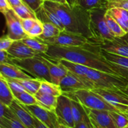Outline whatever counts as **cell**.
Here are the masks:
<instances>
[{"instance_id": "obj_16", "label": "cell", "mask_w": 128, "mask_h": 128, "mask_svg": "<svg viewBox=\"0 0 128 128\" xmlns=\"http://www.w3.org/2000/svg\"><path fill=\"white\" fill-rule=\"evenodd\" d=\"M10 108L24 126L27 128H35L33 116L24 105L20 103L17 100L14 99Z\"/></svg>"}, {"instance_id": "obj_42", "label": "cell", "mask_w": 128, "mask_h": 128, "mask_svg": "<svg viewBox=\"0 0 128 128\" xmlns=\"http://www.w3.org/2000/svg\"><path fill=\"white\" fill-rule=\"evenodd\" d=\"M22 1L34 12L40 9L44 2V0H22Z\"/></svg>"}, {"instance_id": "obj_20", "label": "cell", "mask_w": 128, "mask_h": 128, "mask_svg": "<svg viewBox=\"0 0 128 128\" xmlns=\"http://www.w3.org/2000/svg\"><path fill=\"white\" fill-rule=\"evenodd\" d=\"M56 61H58L60 63L64 65L70 72L74 74L75 75L81 78L86 79V75L90 69L88 66L74 62L72 61L65 60V59H61V60H56Z\"/></svg>"}, {"instance_id": "obj_35", "label": "cell", "mask_w": 128, "mask_h": 128, "mask_svg": "<svg viewBox=\"0 0 128 128\" xmlns=\"http://www.w3.org/2000/svg\"><path fill=\"white\" fill-rule=\"evenodd\" d=\"M0 128H27L18 119L0 118Z\"/></svg>"}, {"instance_id": "obj_10", "label": "cell", "mask_w": 128, "mask_h": 128, "mask_svg": "<svg viewBox=\"0 0 128 128\" xmlns=\"http://www.w3.org/2000/svg\"><path fill=\"white\" fill-rule=\"evenodd\" d=\"M62 93L74 92L81 90H92L93 86L87 79H82L69 71L60 84Z\"/></svg>"}, {"instance_id": "obj_7", "label": "cell", "mask_w": 128, "mask_h": 128, "mask_svg": "<svg viewBox=\"0 0 128 128\" xmlns=\"http://www.w3.org/2000/svg\"><path fill=\"white\" fill-rule=\"evenodd\" d=\"M39 40V39H38ZM44 43L53 46H64V47H74L81 46L90 43L91 40L85 36L68 31H61V33L57 36L42 41Z\"/></svg>"}, {"instance_id": "obj_33", "label": "cell", "mask_w": 128, "mask_h": 128, "mask_svg": "<svg viewBox=\"0 0 128 128\" xmlns=\"http://www.w3.org/2000/svg\"><path fill=\"white\" fill-rule=\"evenodd\" d=\"M16 100H17L20 103L25 106H30L33 104H38L37 100L34 95L31 94L28 91H23L21 92L14 94Z\"/></svg>"}, {"instance_id": "obj_40", "label": "cell", "mask_w": 128, "mask_h": 128, "mask_svg": "<svg viewBox=\"0 0 128 128\" xmlns=\"http://www.w3.org/2000/svg\"><path fill=\"white\" fill-rule=\"evenodd\" d=\"M14 41L10 38L8 34L3 35L0 39V50L8 51L12 46Z\"/></svg>"}, {"instance_id": "obj_54", "label": "cell", "mask_w": 128, "mask_h": 128, "mask_svg": "<svg viewBox=\"0 0 128 128\" xmlns=\"http://www.w3.org/2000/svg\"><path fill=\"white\" fill-rule=\"evenodd\" d=\"M128 128V126H125V127H124V128Z\"/></svg>"}, {"instance_id": "obj_46", "label": "cell", "mask_w": 128, "mask_h": 128, "mask_svg": "<svg viewBox=\"0 0 128 128\" xmlns=\"http://www.w3.org/2000/svg\"><path fill=\"white\" fill-rule=\"evenodd\" d=\"M116 108L120 111V112L122 113L128 118V105L120 104L116 106Z\"/></svg>"}, {"instance_id": "obj_28", "label": "cell", "mask_w": 128, "mask_h": 128, "mask_svg": "<svg viewBox=\"0 0 128 128\" xmlns=\"http://www.w3.org/2000/svg\"><path fill=\"white\" fill-rule=\"evenodd\" d=\"M14 80L18 82L20 84H21L24 88L26 91L33 95H34L40 90L41 85V81H42V80L35 78Z\"/></svg>"}, {"instance_id": "obj_3", "label": "cell", "mask_w": 128, "mask_h": 128, "mask_svg": "<svg viewBox=\"0 0 128 128\" xmlns=\"http://www.w3.org/2000/svg\"><path fill=\"white\" fill-rule=\"evenodd\" d=\"M86 78L93 88L123 90L128 84V79L123 76L90 68Z\"/></svg>"}, {"instance_id": "obj_22", "label": "cell", "mask_w": 128, "mask_h": 128, "mask_svg": "<svg viewBox=\"0 0 128 128\" xmlns=\"http://www.w3.org/2000/svg\"><path fill=\"white\" fill-rule=\"evenodd\" d=\"M15 98L11 91L8 82L6 79L1 75L0 76V102L6 106H10Z\"/></svg>"}, {"instance_id": "obj_5", "label": "cell", "mask_w": 128, "mask_h": 128, "mask_svg": "<svg viewBox=\"0 0 128 128\" xmlns=\"http://www.w3.org/2000/svg\"><path fill=\"white\" fill-rule=\"evenodd\" d=\"M107 8H97L89 11L90 27L92 35L91 41L98 42L104 40H112L115 36L108 28L105 19Z\"/></svg>"}, {"instance_id": "obj_48", "label": "cell", "mask_w": 128, "mask_h": 128, "mask_svg": "<svg viewBox=\"0 0 128 128\" xmlns=\"http://www.w3.org/2000/svg\"><path fill=\"white\" fill-rule=\"evenodd\" d=\"M33 116V115H32ZM34 126L35 128H48L47 126H45L42 122H41L40 120L38 118H36L35 116H34Z\"/></svg>"}, {"instance_id": "obj_51", "label": "cell", "mask_w": 128, "mask_h": 128, "mask_svg": "<svg viewBox=\"0 0 128 128\" xmlns=\"http://www.w3.org/2000/svg\"><path fill=\"white\" fill-rule=\"evenodd\" d=\"M121 91H122L123 92H124L126 94H127L128 96V84H127V86H126V88H124L123 90H121Z\"/></svg>"}, {"instance_id": "obj_13", "label": "cell", "mask_w": 128, "mask_h": 128, "mask_svg": "<svg viewBox=\"0 0 128 128\" xmlns=\"http://www.w3.org/2000/svg\"><path fill=\"white\" fill-rule=\"evenodd\" d=\"M85 108L94 128H118L109 111Z\"/></svg>"}, {"instance_id": "obj_47", "label": "cell", "mask_w": 128, "mask_h": 128, "mask_svg": "<svg viewBox=\"0 0 128 128\" xmlns=\"http://www.w3.org/2000/svg\"><path fill=\"white\" fill-rule=\"evenodd\" d=\"M8 1L11 5L12 8L14 7H16V6H20L24 2L22 0H8Z\"/></svg>"}, {"instance_id": "obj_18", "label": "cell", "mask_w": 128, "mask_h": 128, "mask_svg": "<svg viewBox=\"0 0 128 128\" xmlns=\"http://www.w3.org/2000/svg\"><path fill=\"white\" fill-rule=\"evenodd\" d=\"M8 52L13 58V59L18 60H24L34 57L38 54L36 51L24 43L22 40L14 41Z\"/></svg>"}, {"instance_id": "obj_21", "label": "cell", "mask_w": 128, "mask_h": 128, "mask_svg": "<svg viewBox=\"0 0 128 128\" xmlns=\"http://www.w3.org/2000/svg\"><path fill=\"white\" fill-rule=\"evenodd\" d=\"M38 104L44 108L55 112L57 106L58 98L52 95L38 91L34 94Z\"/></svg>"}, {"instance_id": "obj_39", "label": "cell", "mask_w": 128, "mask_h": 128, "mask_svg": "<svg viewBox=\"0 0 128 128\" xmlns=\"http://www.w3.org/2000/svg\"><path fill=\"white\" fill-rule=\"evenodd\" d=\"M4 78L6 79V80L8 81V82L9 86H10L11 91H12L13 94L15 93H18V92H23V91H26V90H25L24 88L21 84H20L18 82L15 81L13 79L7 78Z\"/></svg>"}, {"instance_id": "obj_12", "label": "cell", "mask_w": 128, "mask_h": 128, "mask_svg": "<svg viewBox=\"0 0 128 128\" xmlns=\"http://www.w3.org/2000/svg\"><path fill=\"white\" fill-rule=\"evenodd\" d=\"M34 116L48 128H60V124L56 112L41 107L39 104L25 106Z\"/></svg>"}, {"instance_id": "obj_31", "label": "cell", "mask_w": 128, "mask_h": 128, "mask_svg": "<svg viewBox=\"0 0 128 128\" xmlns=\"http://www.w3.org/2000/svg\"><path fill=\"white\" fill-rule=\"evenodd\" d=\"M102 53L104 57L110 62L117 64L123 68L128 70V58L115 54L111 52H106L102 50Z\"/></svg>"}, {"instance_id": "obj_50", "label": "cell", "mask_w": 128, "mask_h": 128, "mask_svg": "<svg viewBox=\"0 0 128 128\" xmlns=\"http://www.w3.org/2000/svg\"><path fill=\"white\" fill-rule=\"evenodd\" d=\"M52 1H55V2H60L61 4H68L66 1V0H52Z\"/></svg>"}, {"instance_id": "obj_17", "label": "cell", "mask_w": 128, "mask_h": 128, "mask_svg": "<svg viewBox=\"0 0 128 128\" xmlns=\"http://www.w3.org/2000/svg\"><path fill=\"white\" fill-rule=\"evenodd\" d=\"M35 13L38 20L41 21L42 23L51 22L58 27L61 31H65L64 26L57 13L45 4H43L40 9L35 11Z\"/></svg>"}, {"instance_id": "obj_36", "label": "cell", "mask_w": 128, "mask_h": 128, "mask_svg": "<svg viewBox=\"0 0 128 128\" xmlns=\"http://www.w3.org/2000/svg\"><path fill=\"white\" fill-rule=\"evenodd\" d=\"M42 32H43V24L41 21L38 20L36 24L28 32V35L29 37L37 38L42 34Z\"/></svg>"}, {"instance_id": "obj_1", "label": "cell", "mask_w": 128, "mask_h": 128, "mask_svg": "<svg viewBox=\"0 0 128 128\" xmlns=\"http://www.w3.org/2000/svg\"><path fill=\"white\" fill-rule=\"evenodd\" d=\"M44 54L53 60L65 59L90 68L128 79V70L106 60L102 53V49L92 41L83 46L74 47L49 45L48 51Z\"/></svg>"}, {"instance_id": "obj_45", "label": "cell", "mask_w": 128, "mask_h": 128, "mask_svg": "<svg viewBox=\"0 0 128 128\" xmlns=\"http://www.w3.org/2000/svg\"><path fill=\"white\" fill-rule=\"evenodd\" d=\"M11 9H12V7L8 0H0V11L2 14H4Z\"/></svg>"}, {"instance_id": "obj_37", "label": "cell", "mask_w": 128, "mask_h": 128, "mask_svg": "<svg viewBox=\"0 0 128 128\" xmlns=\"http://www.w3.org/2000/svg\"><path fill=\"white\" fill-rule=\"evenodd\" d=\"M0 118H6L7 119H18L10 106H6L0 102Z\"/></svg>"}, {"instance_id": "obj_43", "label": "cell", "mask_w": 128, "mask_h": 128, "mask_svg": "<svg viewBox=\"0 0 128 128\" xmlns=\"http://www.w3.org/2000/svg\"><path fill=\"white\" fill-rule=\"evenodd\" d=\"M0 63H10L13 64L12 60L13 58L10 54L7 51L0 50Z\"/></svg>"}, {"instance_id": "obj_9", "label": "cell", "mask_w": 128, "mask_h": 128, "mask_svg": "<svg viewBox=\"0 0 128 128\" xmlns=\"http://www.w3.org/2000/svg\"><path fill=\"white\" fill-rule=\"evenodd\" d=\"M55 112L60 124L74 128L75 124L72 113V104L70 98L63 94L58 98L57 106Z\"/></svg>"}, {"instance_id": "obj_2", "label": "cell", "mask_w": 128, "mask_h": 128, "mask_svg": "<svg viewBox=\"0 0 128 128\" xmlns=\"http://www.w3.org/2000/svg\"><path fill=\"white\" fill-rule=\"evenodd\" d=\"M44 4L57 13L64 26L65 31L82 35L90 40L92 38L89 11L78 4L70 7L67 4L52 1H44Z\"/></svg>"}, {"instance_id": "obj_24", "label": "cell", "mask_w": 128, "mask_h": 128, "mask_svg": "<svg viewBox=\"0 0 128 128\" xmlns=\"http://www.w3.org/2000/svg\"><path fill=\"white\" fill-rule=\"evenodd\" d=\"M72 104V113L74 124L90 118L84 106L76 100H71Z\"/></svg>"}, {"instance_id": "obj_26", "label": "cell", "mask_w": 128, "mask_h": 128, "mask_svg": "<svg viewBox=\"0 0 128 128\" xmlns=\"http://www.w3.org/2000/svg\"><path fill=\"white\" fill-rule=\"evenodd\" d=\"M42 24H43V32L42 34L36 38L42 41H44L58 36L61 33V30L54 24L51 22H43Z\"/></svg>"}, {"instance_id": "obj_4", "label": "cell", "mask_w": 128, "mask_h": 128, "mask_svg": "<svg viewBox=\"0 0 128 128\" xmlns=\"http://www.w3.org/2000/svg\"><path fill=\"white\" fill-rule=\"evenodd\" d=\"M62 94L71 100L78 101L87 108L101 111L120 112L115 106L108 102L103 98L91 90H81L74 92Z\"/></svg>"}, {"instance_id": "obj_15", "label": "cell", "mask_w": 128, "mask_h": 128, "mask_svg": "<svg viewBox=\"0 0 128 128\" xmlns=\"http://www.w3.org/2000/svg\"><path fill=\"white\" fill-rule=\"evenodd\" d=\"M91 90L116 108L120 104L128 105V96L121 90L100 88H94Z\"/></svg>"}, {"instance_id": "obj_30", "label": "cell", "mask_w": 128, "mask_h": 128, "mask_svg": "<svg viewBox=\"0 0 128 128\" xmlns=\"http://www.w3.org/2000/svg\"><path fill=\"white\" fill-rule=\"evenodd\" d=\"M105 19H106L108 26L115 37H122L127 34L124 31L122 27L119 24L118 22L108 12H106L105 14Z\"/></svg>"}, {"instance_id": "obj_14", "label": "cell", "mask_w": 128, "mask_h": 128, "mask_svg": "<svg viewBox=\"0 0 128 128\" xmlns=\"http://www.w3.org/2000/svg\"><path fill=\"white\" fill-rule=\"evenodd\" d=\"M41 55L42 61L48 66L51 76V82L57 85H60V82L64 76L67 75L69 71L66 67L58 61L49 58L44 54Z\"/></svg>"}, {"instance_id": "obj_23", "label": "cell", "mask_w": 128, "mask_h": 128, "mask_svg": "<svg viewBox=\"0 0 128 128\" xmlns=\"http://www.w3.org/2000/svg\"><path fill=\"white\" fill-rule=\"evenodd\" d=\"M107 12L118 22L124 31L128 33V10L114 8L108 10Z\"/></svg>"}, {"instance_id": "obj_38", "label": "cell", "mask_w": 128, "mask_h": 128, "mask_svg": "<svg viewBox=\"0 0 128 128\" xmlns=\"http://www.w3.org/2000/svg\"><path fill=\"white\" fill-rule=\"evenodd\" d=\"M120 8L128 10V0H108L107 9Z\"/></svg>"}, {"instance_id": "obj_29", "label": "cell", "mask_w": 128, "mask_h": 128, "mask_svg": "<svg viewBox=\"0 0 128 128\" xmlns=\"http://www.w3.org/2000/svg\"><path fill=\"white\" fill-rule=\"evenodd\" d=\"M38 91L52 95L56 97H59L61 94H62V91L60 85H57L56 84L52 83V82H50L46 80L41 81V87Z\"/></svg>"}, {"instance_id": "obj_27", "label": "cell", "mask_w": 128, "mask_h": 128, "mask_svg": "<svg viewBox=\"0 0 128 128\" xmlns=\"http://www.w3.org/2000/svg\"><path fill=\"white\" fill-rule=\"evenodd\" d=\"M108 0H76L75 4H78L90 11L97 8H107Z\"/></svg>"}, {"instance_id": "obj_44", "label": "cell", "mask_w": 128, "mask_h": 128, "mask_svg": "<svg viewBox=\"0 0 128 128\" xmlns=\"http://www.w3.org/2000/svg\"><path fill=\"white\" fill-rule=\"evenodd\" d=\"M74 128H94L92 122H91L90 118L87 119L86 120L75 124Z\"/></svg>"}, {"instance_id": "obj_53", "label": "cell", "mask_w": 128, "mask_h": 128, "mask_svg": "<svg viewBox=\"0 0 128 128\" xmlns=\"http://www.w3.org/2000/svg\"><path fill=\"white\" fill-rule=\"evenodd\" d=\"M44 1H52V0H44Z\"/></svg>"}, {"instance_id": "obj_34", "label": "cell", "mask_w": 128, "mask_h": 128, "mask_svg": "<svg viewBox=\"0 0 128 128\" xmlns=\"http://www.w3.org/2000/svg\"><path fill=\"white\" fill-rule=\"evenodd\" d=\"M111 118L118 128H123L128 125V118L117 111H109Z\"/></svg>"}, {"instance_id": "obj_11", "label": "cell", "mask_w": 128, "mask_h": 128, "mask_svg": "<svg viewBox=\"0 0 128 128\" xmlns=\"http://www.w3.org/2000/svg\"><path fill=\"white\" fill-rule=\"evenodd\" d=\"M96 43L106 52L128 58V33L112 40H104Z\"/></svg>"}, {"instance_id": "obj_32", "label": "cell", "mask_w": 128, "mask_h": 128, "mask_svg": "<svg viewBox=\"0 0 128 128\" xmlns=\"http://www.w3.org/2000/svg\"><path fill=\"white\" fill-rule=\"evenodd\" d=\"M12 9L21 19H37L34 11H32L24 2L20 6L12 8Z\"/></svg>"}, {"instance_id": "obj_8", "label": "cell", "mask_w": 128, "mask_h": 128, "mask_svg": "<svg viewBox=\"0 0 128 128\" xmlns=\"http://www.w3.org/2000/svg\"><path fill=\"white\" fill-rule=\"evenodd\" d=\"M6 20L8 29L7 34L14 41L22 40L28 38V35L24 31L21 23V19L15 12L13 9H11L3 14Z\"/></svg>"}, {"instance_id": "obj_6", "label": "cell", "mask_w": 128, "mask_h": 128, "mask_svg": "<svg viewBox=\"0 0 128 128\" xmlns=\"http://www.w3.org/2000/svg\"><path fill=\"white\" fill-rule=\"evenodd\" d=\"M12 62L34 78L51 82L48 68L42 61L40 54L34 57L24 60L13 59Z\"/></svg>"}, {"instance_id": "obj_49", "label": "cell", "mask_w": 128, "mask_h": 128, "mask_svg": "<svg viewBox=\"0 0 128 128\" xmlns=\"http://www.w3.org/2000/svg\"><path fill=\"white\" fill-rule=\"evenodd\" d=\"M68 4L70 7H73L75 5V2H76V0H66Z\"/></svg>"}, {"instance_id": "obj_19", "label": "cell", "mask_w": 128, "mask_h": 128, "mask_svg": "<svg viewBox=\"0 0 128 128\" xmlns=\"http://www.w3.org/2000/svg\"><path fill=\"white\" fill-rule=\"evenodd\" d=\"M1 75L4 78L14 80H26L34 78L31 75H28L14 64L0 63ZM36 79V78H35Z\"/></svg>"}, {"instance_id": "obj_41", "label": "cell", "mask_w": 128, "mask_h": 128, "mask_svg": "<svg viewBox=\"0 0 128 128\" xmlns=\"http://www.w3.org/2000/svg\"><path fill=\"white\" fill-rule=\"evenodd\" d=\"M38 19L34 18H28V19H21V23H22V28L25 32L28 33L29 31L32 29L34 25L37 22Z\"/></svg>"}, {"instance_id": "obj_52", "label": "cell", "mask_w": 128, "mask_h": 128, "mask_svg": "<svg viewBox=\"0 0 128 128\" xmlns=\"http://www.w3.org/2000/svg\"><path fill=\"white\" fill-rule=\"evenodd\" d=\"M60 128H72L69 127V126H65V125H63V124H60Z\"/></svg>"}, {"instance_id": "obj_25", "label": "cell", "mask_w": 128, "mask_h": 128, "mask_svg": "<svg viewBox=\"0 0 128 128\" xmlns=\"http://www.w3.org/2000/svg\"><path fill=\"white\" fill-rule=\"evenodd\" d=\"M22 41L38 54H46L48 51L49 45L44 43L36 38L28 37L22 40Z\"/></svg>"}]
</instances>
